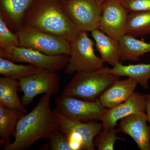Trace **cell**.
Listing matches in <instances>:
<instances>
[{
  "label": "cell",
  "mask_w": 150,
  "mask_h": 150,
  "mask_svg": "<svg viewBox=\"0 0 150 150\" xmlns=\"http://www.w3.org/2000/svg\"><path fill=\"white\" fill-rule=\"evenodd\" d=\"M51 95L44 94L36 106L19 119L16 127L13 142L4 147L5 150H25L38 140L49 139L59 129L58 121L50 101Z\"/></svg>",
  "instance_id": "obj_1"
},
{
  "label": "cell",
  "mask_w": 150,
  "mask_h": 150,
  "mask_svg": "<svg viewBox=\"0 0 150 150\" xmlns=\"http://www.w3.org/2000/svg\"><path fill=\"white\" fill-rule=\"evenodd\" d=\"M23 23L70 43L82 32L65 13L59 0H37L25 13Z\"/></svg>",
  "instance_id": "obj_2"
},
{
  "label": "cell",
  "mask_w": 150,
  "mask_h": 150,
  "mask_svg": "<svg viewBox=\"0 0 150 150\" xmlns=\"http://www.w3.org/2000/svg\"><path fill=\"white\" fill-rule=\"evenodd\" d=\"M120 77L106 72L103 68L88 72L76 73L62 94L88 101H95Z\"/></svg>",
  "instance_id": "obj_3"
},
{
  "label": "cell",
  "mask_w": 150,
  "mask_h": 150,
  "mask_svg": "<svg viewBox=\"0 0 150 150\" xmlns=\"http://www.w3.org/2000/svg\"><path fill=\"white\" fill-rule=\"evenodd\" d=\"M16 33L20 47L30 48L48 55H70L71 43L63 38L24 23Z\"/></svg>",
  "instance_id": "obj_4"
},
{
  "label": "cell",
  "mask_w": 150,
  "mask_h": 150,
  "mask_svg": "<svg viewBox=\"0 0 150 150\" xmlns=\"http://www.w3.org/2000/svg\"><path fill=\"white\" fill-rule=\"evenodd\" d=\"M95 43L88 35L87 32L82 31L79 36L71 43V52L65 73L68 75L74 73L93 71L104 67V62L95 52Z\"/></svg>",
  "instance_id": "obj_5"
},
{
  "label": "cell",
  "mask_w": 150,
  "mask_h": 150,
  "mask_svg": "<svg viewBox=\"0 0 150 150\" xmlns=\"http://www.w3.org/2000/svg\"><path fill=\"white\" fill-rule=\"evenodd\" d=\"M61 5L65 13L81 31L98 29L102 13L100 0H64Z\"/></svg>",
  "instance_id": "obj_6"
},
{
  "label": "cell",
  "mask_w": 150,
  "mask_h": 150,
  "mask_svg": "<svg viewBox=\"0 0 150 150\" xmlns=\"http://www.w3.org/2000/svg\"><path fill=\"white\" fill-rule=\"evenodd\" d=\"M55 102L56 109L63 115L83 122L101 121L108 109L103 105L99 99L88 101L62 94L56 98Z\"/></svg>",
  "instance_id": "obj_7"
},
{
  "label": "cell",
  "mask_w": 150,
  "mask_h": 150,
  "mask_svg": "<svg viewBox=\"0 0 150 150\" xmlns=\"http://www.w3.org/2000/svg\"><path fill=\"white\" fill-rule=\"evenodd\" d=\"M20 90L23 92L21 100L26 107L34 98L41 94L57 95L60 91V80L56 72L43 70L39 72L21 79Z\"/></svg>",
  "instance_id": "obj_8"
},
{
  "label": "cell",
  "mask_w": 150,
  "mask_h": 150,
  "mask_svg": "<svg viewBox=\"0 0 150 150\" xmlns=\"http://www.w3.org/2000/svg\"><path fill=\"white\" fill-rule=\"evenodd\" d=\"M53 110L58 121L59 129L67 135L69 139L80 142L83 150H95L94 140L103 129L102 122L73 120L63 115L56 108Z\"/></svg>",
  "instance_id": "obj_9"
},
{
  "label": "cell",
  "mask_w": 150,
  "mask_h": 150,
  "mask_svg": "<svg viewBox=\"0 0 150 150\" xmlns=\"http://www.w3.org/2000/svg\"><path fill=\"white\" fill-rule=\"evenodd\" d=\"M128 15L120 0H106L102 4L98 29L118 40L126 34Z\"/></svg>",
  "instance_id": "obj_10"
},
{
  "label": "cell",
  "mask_w": 150,
  "mask_h": 150,
  "mask_svg": "<svg viewBox=\"0 0 150 150\" xmlns=\"http://www.w3.org/2000/svg\"><path fill=\"white\" fill-rule=\"evenodd\" d=\"M69 56L48 55L30 48L13 47L10 59L12 62L28 63L43 70L56 71L66 68Z\"/></svg>",
  "instance_id": "obj_11"
},
{
  "label": "cell",
  "mask_w": 150,
  "mask_h": 150,
  "mask_svg": "<svg viewBox=\"0 0 150 150\" xmlns=\"http://www.w3.org/2000/svg\"><path fill=\"white\" fill-rule=\"evenodd\" d=\"M146 112L133 113L119 121V132L129 135L141 150H150V129Z\"/></svg>",
  "instance_id": "obj_12"
},
{
  "label": "cell",
  "mask_w": 150,
  "mask_h": 150,
  "mask_svg": "<svg viewBox=\"0 0 150 150\" xmlns=\"http://www.w3.org/2000/svg\"><path fill=\"white\" fill-rule=\"evenodd\" d=\"M145 94L134 92L128 99L113 108L108 109L101 119L103 128L115 127L118 122L133 113L145 112Z\"/></svg>",
  "instance_id": "obj_13"
},
{
  "label": "cell",
  "mask_w": 150,
  "mask_h": 150,
  "mask_svg": "<svg viewBox=\"0 0 150 150\" xmlns=\"http://www.w3.org/2000/svg\"><path fill=\"white\" fill-rule=\"evenodd\" d=\"M37 0H0V16L16 33L23 24L25 13Z\"/></svg>",
  "instance_id": "obj_14"
},
{
  "label": "cell",
  "mask_w": 150,
  "mask_h": 150,
  "mask_svg": "<svg viewBox=\"0 0 150 150\" xmlns=\"http://www.w3.org/2000/svg\"><path fill=\"white\" fill-rule=\"evenodd\" d=\"M138 84L137 81L131 78L117 80L103 92L100 97V101L106 108H113L128 99Z\"/></svg>",
  "instance_id": "obj_15"
},
{
  "label": "cell",
  "mask_w": 150,
  "mask_h": 150,
  "mask_svg": "<svg viewBox=\"0 0 150 150\" xmlns=\"http://www.w3.org/2000/svg\"><path fill=\"white\" fill-rule=\"evenodd\" d=\"M91 36L95 41L97 51L100 55L104 63H107L112 67L120 63L118 40L105 34L99 29L91 32Z\"/></svg>",
  "instance_id": "obj_16"
},
{
  "label": "cell",
  "mask_w": 150,
  "mask_h": 150,
  "mask_svg": "<svg viewBox=\"0 0 150 150\" xmlns=\"http://www.w3.org/2000/svg\"><path fill=\"white\" fill-rule=\"evenodd\" d=\"M103 69L106 72L119 77L125 76L134 79L145 89H149L150 63L125 65L120 63L112 68L104 67Z\"/></svg>",
  "instance_id": "obj_17"
},
{
  "label": "cell",
  "mask_w": 150,
  "mask_h": 150,
  "mask_svg": "<svg viewBox=\"0 0 150 150\" xmlns=\"http://www.w3.org/2000/svg\"><path fill=\"white\" fill-rule=\"evenodd\" d=\"M18 80L8 77L0 78V105L26 112L27 110L21 100L19 98L18 91L20 90Z\"/></svg>",
  "instance_id": "obj_18"
},
{
  "label": "cell",
  "mask_w": 150,
  "mask_h": 150,
  "mask_svg": "<svg viewBox=\"0 0 150 150\" xmlns=\"http://www.w3.org/2000/svg\"><path fill=\"white\" fill-rule=\"evenodd\" d=\"M121 59L123 61H137L144 54L150 52V43L125 34L118 40Z\"/></svg>",
  "instance_id": "obj_19"
},
{
  "label": "cell",
  "mask_w": 150,
  "mask_h": 150,
  "mask_svg": "<svg viewBox=\"0 0 150 150\" xmlns=\"http://www.w3.org/2000/svg\"><path fill=\"white\" fill-rule=\"evenodd\" d=\"M25 113L0 105V144L4 148L11 143L10 138L14 136L18 122Z\"/></svg>",
  "instance_id": "obj_20"
},
{
  "label": "cell",
  "mask_w": 150,
  "mask_h": 150,
  "mask_svg": "<svg viewBox=\"0 0 150 150\" xmlns=\"http://www.w3.org/2000/svg\"><path fill=\"white\" fill-rule=\"evenodd\" d=\"M126 34L135 37L150 35V11L129 13Z\"/></svg>",
  "instance_id": "obj_21"
},
{
  "label": "cell",
  "mask_w": 150,
  "mask_h": 150,
  "mask_svg": "<svg viewBox=\"0 0 150 150\" xmlns=\"http://www.w3.org/2000/svg\"><path fill=\"white\" fill-rule=\"evenodd\" d=\"M43 69L30 64H17L8 59L0 58V74L4 76L19 80L40 72Z\"/></svg>",
  "instance_id": "obj_22"
},
{
  "label": "cell",
  "mask_w": 150,
  "mask_h": 150,
  "mask_svg": "<svg viewBox=\"0 0 150 150\" xmlns=\"http://www.w3.org/2000/svg\"><path fill=\"white\" fill-rule=\"evenodd\" d=\"M20 47L18 37L0 16V58L10 60L13 47Z\"/></svg>",
  "instance_id": "obj_23"
},
{
  "label": "cell",
  "mask_w": 150,
  "mask_h": 150,
  "mask_svg": "<svg viewBox=\"0 0 150 150\" xmlns=\"http://www.w3.org/2000/svg\"><path fill=\"white\" fill-rule=\"evenodd\" d=\"M118 132V128L116 129L115 127L103 129L97 135L94 140V144L97 149L114 150V144L116 141H125L124 138L117 136Z\"/></svg>",
  "instance_id": "obj_24"
},
{
  "label": "cell",
  "mask_w": 150,
  "mask_h": 150,
  "mask_svg": "<svg viewBox=\"0 0 150 150\" xmlns=\"http://www.w3.org/2000/svg\"><path fill=\"white\" fill-rule=\"evenodd\" d=\"M50 149L73 150L67 135L59 129H56L49 137Z\"/></svg>",
  "instance_id": "obj_25"
},
{
  "label": "cell",
  "mask_w": 150,
  "mask_h": 150,
  "mask_svg": "<svg viewBox=\"0 0 150 150\" xmlns=\"http://www.w3.org/2000/svg\"><path fill=\"white\" fill-rule=\"evenodd\" d=\"M128 12L150 11V0H120Z\"/></svg>",
  "instance_id": "obj_26"
},
{
  "label": "cell",
  "mask_w": 150,
  "mask_h": 150,
  "mask_svg": "<svg viewBox=\"0 0 150 150\" xmlns=\"http://www.w3.org/2000/svg\"><path fill=\"white\" fill-rule=\"evenodd\" d=\"M146 96V112L147 116L148 121L149 123L150 129V93L145 94Z\"/></svg>",
  "instance_id": "obj_27"
},
{
  "label": "cell",
  "mask_w": 150,
  "mask_h": 150,
  "mask_svg": "<svg viewBox=\"0 0 150 150\" xmlns=\"http://www.w3.org/2000/svg\"><path fill=\"white\" fill-rule=\"evenodd\" d=\"M100 1L103 4V3L104 2V1H105L106 0H100Z\"/></svg>",
  "instance_id": "obj_28"
},
{
  "label": "cell",
  "mask_w": 150,
  "mask_h": 150,
  "mask_svg": "<svg viewBox=\"0 0 150 150\" xmlns=\"http://www.w3.org/2000/svg\"><path fill=\"white\" fill-rule=\"evenodd\" d=\"M62 1H64V0H59V1L61 2Z\"/></svg>",
  "instance_id": "obj_29"
}]
</instances>
